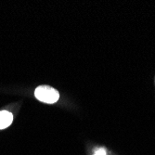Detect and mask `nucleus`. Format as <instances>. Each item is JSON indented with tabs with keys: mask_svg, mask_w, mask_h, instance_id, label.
Masks as SVG:
<instances>
[{
	"mask_svg": "<svg viewBox=\"0 0 155 155\" xmlns=\"http://www.w3.org/2000/svg\"><path fill=\"white\" fill-rule=\"evenodd\" d=\"M35 96L38 101L48 104L57 102L60 98V93L53 87L48 86H40L35 91Z\"/></svg>",
	"mask_w": 155,
	"mask_h": 155,
	"instance_id": "nucleus-1",
	"label": "nucleus"
},
{
	"mask_svg": "<svg viewBox=\"0 0 155 155\" xmlns=\"http://www.w3.org/2000/svg\"><path fill=\"white\" fill-rule=\"evenodd\" d=\"M13 121V115L9 111H0V129H5L11 124Z\"/></svg>",
	"mask_w": 155,
	"mask_h": 155,
	"instance_id": "nucleus-2",
	"label": "nucleus"
},
{
	"mask_svg": "<svg viewBox=\"0 0 155 155\" xmlns=\"http://www.w3.org/2000/svg\"><path fill=\"white\" fill-rule=\"evenodd\" d=\"M96 155H106V151H105V150H103V149H101V150H97V152H96Z\"/></svg>",
	"mask_w": 155,
	"mask_h": 155,
	"instance_id": "nucleus-3",
	"label": "nucleus"
},
{
	"mask_svg": "<svg viewBox=\"0 0 155 155\" xmlns=\"http://www.w3.org/2000/svg\"><path fill=\"white\" fill-rule=\"evenodd\" d=\"M95 155H96V154H95Z\"/></svg>",
	"mask_w": 155,
	"mask_h": 155,
	"instance_id": "nucleus-4",
	"label": "nucleus"
}]
</instances>
